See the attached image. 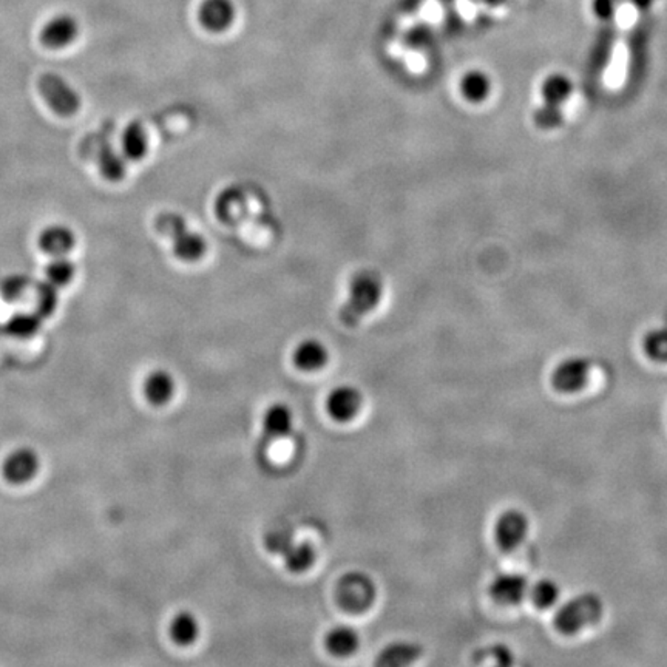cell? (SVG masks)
<instances>
[{
  "instance_id": "obj_1",
  "label": "cell",
  "mask_w": 667,
  "mask_h": 667,
  "mask_svg": "<svg viewBox=\"0 0 667 667\" xmlns=\"http://www.w3.org/2000/svg\"><path fill=\"white\" fill-rule=\"evenodd\" d=\"M154 226L160 234L172 239L174 252L181 261L195 263L205 257L207 243L203 235L189 229L185 219L180 214L164 212L154 219Z\"/></svg>"
},
{
  "instance_id": "obj_2",
  "label": "cell",
  "mask_w": 667,
  "mask_h": 667,
  "mask_svg": "<svg viewBox=\"0 0 667 667\" xmlns=\"http://www.w3.org/2000/svg\"><path fill=\"white\" fill-rule=\"evenodd\" d=\"M604 613L603 599L595 593H583L568 599L555 613V628L563 635H577L597 624Z\"/></svg>"
},
{
  "instance_id": "obj_3",
  "label": "cell",
  "mask_w": 667,
  "mask_h": 667,
  "mask_svg": "<svg viewBox=\"0 0 667 667\" xmlns=\"http://www.w3.org/2000/svg\"><path fill=\"white\" fill-rule=\"evenodd\" d=\"M334 598L342 610L357 615L373 608L377 598V588L373 577L366 573L349 572L335 584Z\"/></svg>"
},
{
  "instance_id": "obj_4",
  "label": "cell",
  "mask_w": 667,
  "mask_h": 667,
  "mask_svg": "<svg viewBox=\"0 0 667 667\" xmlns=\"http://www.w3.org/2000/svg\"><path fill=\"white\" fill-rule=\"evenodd\" d=\"M382 295V284L373 274H359L351 283L348 303L342 309V322L346 326L359 323V320L376 308Z\"/></svg>"
},
{
  "instance_id": "obj_5",
  "label": "cell",
  "mask_w": 667,
  "mask_h": 667,
  "mask_svg": "<svg viewBox=\"0 0 667 667\" xmlns=\"http://www.w3.org/2000/svg\"><path fill=\"white\" fill-rule=\"evenodd\" d=\"M37 89L47 104L59 116L75 115L80 107V96L62 76L47 73L37 80Z\"/></svg>"
},
{
  "instance_id": "obj_6",
  "label": "cell",
  "mask_w": 667,
  "mask_h": 667,
  "mask_svg": "<svg viewBox=\"0 0 667 667\" xmlns=\"http://www.w3.org/2000/svg\"><path fill=\"white\" fill-rule=\"evenodd\" d=\"M527 514L518 508H508L499 514L494 523V539L503 552H513L525 541L528 535Z\"/></svg>"
},
{
  "instance_id": "obj_7",
  "label": "cell",
  "mask_w": 667,
  "mask_h": 667,
  "mask_svg": "<svg viewBox=\"0 0 667 667\" xmlns=\"http://www.w3.org/2000/svg\"><path fill=\"white\" fill-rule=\"evenodd\" d=\"M324 407L334 422L346 424L359 416L364 407V396L353 385H340L328 394Z\"/></svg>"
},
{
  "instance_id": "obj_8",
  "label": "cell",
  "mask_w": 667,
  "mask_h": 667,
  "mask_svg": "<svg viewBox=\"0 0 667 667\" xmlns=\"http://www.w3.org/2000/svg\"><path fill=\"white\" fill-rule=\"evenodd\" d=\"M590 364L581 357L564 360L553 369L552 386L559 393H577L588 385Z\"/></svg>"
},
{
  "instance_id": "obj_9",
  "label": "cell",
  "mask_w": 667,
  "mask_h": 667,
  "mask_svg": "<svg viewBox=\"0 0 667 667\" xmlns=\"http://www.w3.org/2000/svg\"><path fill=\"white\" fill-rule=\"evenodd\" d=\"M530 590L527 577L521 573H501L493 577V581L488 588V593L494 603L501 606H516L523 603L524 598L527 597Z\"/></svg>"
},
{
  "instance_id": "obj_10",
  "label": "cell",
  "mask_w": 667,
  "mask_h": 667,
  "mask_svg": "<svg viewBox=\"0 0 667 667\" xmlns=\"http://www.w3.org/2000/svg\"><path fill=\"white\" fill-rule=\"evenodd\" d=\"M39 471V456L30 449L16 450L4 462V474L11 483L30 482Z\"/></svg>"
},
{
  "instance_id": "obj_11",
  "label": "cell",
  "mask_w": 667,
  "mask_h": 667,
  "mask_svg": "<svg viewBox=\"0 0 667 667\" xmlns=\"http://www.w3.org/2000/svg\"><path fill=\"white\" fill-rule=\"evenodd\" d=\"M79 33V26L78 20L70 15L56 16L55 19L47 22V26L42 28L40 33V40L44 46L53 50L64 48L70 46L71 42L78 37Z\"/></svg>"
},
{
  "instance_id": "obj_12",
  "label": "cell",
  "mask_w": 667,
  "mask_h": 667,
  "mask_svg": "<svg viewBox=\"0 0 667 667\" xmlns=\"http://www.w3.org/2000/svg\"><path fill=\"white\" fill-rule=\"evenodd\" d=\"M329 362V351L323 342L304 339L292 351V364L302 373H317Z\"/></svg>"
},
{
  "instance_id": "obj_13",
  "label": "cell",
  "mask_w": 667,
  "mask_h": 667,
  "mask_svg": "<svg viewBox=\"0 0 667 667\" xmlns=\"http://www.w3.org/2000/svg\"><path fill=\"white\" fill-rule=\"evenodd\" d=\"M235 20V6L230 0H205L199 8V22L206 30L221 33Z\"/></svg>"
},
{
  "instance_id": "obj_14",
  "label": "cell",
  "mask_w": 667,
  "mask_h": 667,
  "mask_svg": "<svg viewBox=\"0 0 667 667\" xmlns=\"http://www.w3.org/2000/svg\"><path fill=\"white\" fill-rule=\"evenodd\" d=\"M263 433L270 440L283 439L291 434L294 427V414L286 404L270 405L263 414Z\"/></svg>"
},
{
  "instance_id": "obj_15",
  "label": "cell",
  "mask_w": 667,
  "mask_h": 667,
  "mask_svg": "<svg viewBox=\"0 0 667 667\" xmlns=\"http://www.w3.org/2000/svg\"><path fill=\"white\" fill-rule=\"evenodd\" d=\"M143 389H144L145 398L149 400L150 404L160 407V405L169 404L170 400L174 398L176 384H175L172 374L167 373L165 369H156L145 377Z\"/></svg>"
},
{
  "instance_id": "obj_16",
  "label": "cell",
  "mask_w": 667,
  "mask_h": 667,
  "mask_svg": "<svg viewBox=\"0 0 667 667\" xmlns=\"http://www.w3.org/2000/svg\"><path fill=\"white\" fill-rule=\"evenodd\" d=\"M359 633L351 626H335L324 637V648L333 657H349L359 649Z\"/></svg>"
},
{
  "instance_id": "obj_17",
  "label": "cell",
  "mask_w": 667,
  "mask_h": 667,
  "mask_svg": "<svg viewBox=\"0 0 667 667\" xmlns=\"http://www.w3.org/2000/svg\"><path fill=\"white\" fill-rule=\"evenodd\" d=\"M40 248L53 257H64L76 244V235L67 226H50L39 237Z\"/></svg>"
},
{
  "instance_id": "obj_18",
  "label": "cell",
  "mask_w": 667,
  "mask_h": 667,
  "mask_svg": "<svg viewBox=\"0 0 667 667\" xmlns=\"http://www.w3.org/2000/svg\"><path fill=\"white\" fill-rule=\"evenodd\" d=\"M199 621L194 613L189 610H181L176 613L169 624L170 638L174 640L178 646H190L194 644L199 637Z\"/></svg>"
},
{
  "instance_id": "obj_19",
  "label": "cell",
  "mask_w": 667,
  "mask_h": 667,
  "mask_svg": "<svg viewBox=\"0 0 667 667\" xmlns=\"http://www.w3.org/2000/svg\"><path fill=\"white\" fill-rule=\"evenodd\" d=\"M96 161H98L101 174L107 180L120 181L124 178L127 165H125L124 158L113 149V145H110L109 143H102L98 147Z\"/></svg>"
},
{
  "instance_id": "obj_20",
  "label": "cell",
  "mask_w": 667,
  "mask_h": 667,
  "mask_svg": "<svg viewBox=\"0 0 667 667\" xmlns=\"http://www.w3.org/2000/svg\"><path fill=\"white\" fill-rule=\"evenodd\" d=\"M283 556L284 566L289 572L304 573L312 567L315 563V550L309 543H292L289 544L286 550L281 553Z\"/></svg>"
},
{
  "instance_id": "obj_21",
  "label": "cell",
  "mask_w": 667,
  "mask_h": 667,
  "mask_svg": "<svg viewBox=\"0 0 667 667\" xmlns=\"http://www.w3.org/2000/svg\"><path fill=\"white\" fill-rule=\"evenodd\" d=\"M149 150V138L141 122H132L127 125L122 133V154L129 160L140 161L144 158Z\"/></svg>"
},
{
  "instance_id": "obj_22",
  "label": "cell",
  "mask_w": 667,
  "mask_h": 667,
  "mask_svg": "<svg viewBox=\"0 0 667 667\" xmlns=\"http://www.w3.org/2000/svg\"><path fill=\"white\" fill-rule=\"evenodd\" d=\"M422 653V649L413 642H394L385 648L377 658V664L384 666H404L416 662Z\"/></svg>"
},
{
  "instance_id": "obj_23",
  "label": "cell",
  "mask_w": 667,
  "mask_h": 667,
  "mask_svg": "<svg viewBox=\"0 0 667 667\" xmlns=\"http://www.w3.org/2000/svg\"><path fill=\"white\" fill-rule=\"evenodd\" d=\"M461 91L470 102H482L490 93V80L482 71H469L461 80Z\"/></svg>"
},
{
  "instance_id": "obj_24",
  "label": "cell",
  "mask_w": 667,
  "mask_h": 667,
  "mask_svg": "<svg viewBox=\"0 0 667 667\" xmlns=\"http://www.w3.org/2000/svg\"><path fill=\"white\" fill-rule=\"evenodd\" d=\"M528 595L536 608L550 609L555 606V603H558L561 588L556 581L544 577V579H539L538 583L533 584L528 590Z\"/></svg>"
},
{
  "instance_id": "obj_25",
  "label": "cell",
  "mask_w": 667,
  "mask_h": 667,
  "mask_svg": "<svg viewBox=\"0 0 667 667\" xmlns=\"http://www.w3.org/2000/svg\"><path fill=\"white\" fill-rule=\"evenodd\" d=\"M75 264L64 257H55V259L47 266V280L55 286H65L70 283L75 277Z\"/></svg>"
},
{
  "instance_id": "obj_26",
  "label": "cell",
  "mask_w": 667,
  "mask_h": 667,
  "mask_svg": "<svg viewBox=\"0 0 667 667\" xmlns=\"http://www.w3.org/2000/svg\"><path fill=\"white\" fill-rule=\"evenodd\" d=\"M644 348L651 359L667 362V329H657L649 334Z\"/></svg>"
},
{
  "instance_id": "obj_27",
  "label": "cell",
  "mask_w": 667,
  "mask_h": 667,
  "mask_svg": "<svg viewBox=\"0 0 667 667\" xmlns=\"http://www.w3.org/2000/svg\"><path fill=\"white\" fill-rule=\"evenodd\" d=\"M39 317L31 314H17L8 322V329L17 337H30L39 329Z\"/></svg>"
},
{
  "instance_id": "obj_28",
  "label": "cell",
  "mask_w": 667,
  "mask_h": 667,
  "mask_svg": "<svg viewBox=\"0 0 667 667\" xmlns=\"http://www.w3.org/2000/svg\"><path fill=\"white\" fill-rule=\"evenodd\" d=\"M56 286L48 283H44L39 289V312L42 315H50L56 308V302H58V295H56Z\"/></svg>"
},
{
  "instance_id": "obj_29",
  "label": "cell",
  "mask_w": 667,
  "mask_h": 667,
  "mask_svg": "<svg viewBox=\"0 0 667 667\" xmlns=\"http://www.w3.org/2000/svg\"><path fill=\"white\" fill-rule=\"evenodd\" d=\"M291 543H292V536L288 532H272L266 538V545H268L270 552L280 553V555L286 550Z\"/></svg>"
},
{
  "instance_id": "obj_30",
  "label": "cell",
  "mask_w": 667,
  "mask_h": 667,
  "mask_svg": "<svg viewBox=\"0 0 667 667\" xmlns=\"http://www.w3.org/2000/svg\"><path fill=\"white\" fill-rule=\"evenodd\" d=\"M482 653L494 658V662H496V664H499V666H510V664L513 662V653L510 652V649L505 648L503 644L492 646V648H488L487 651H483Z\"/></svg>"
},
{
  "instance_id": "obj_31",
  "label": "cell",
  "mask_w": 667,
  "mask_h": 667,
  "mask_svg": "<svg viewBox=\"0 0 667 667\" xmlns=\"http://www.w3.org/2000/svg\"><path fill=\"white\" fill-rule=\"evenodd\" d=\"M613 0H597L595 2V8H597L598 15L608 16L612 11Z\"/></svg>"
}]
</instances>
